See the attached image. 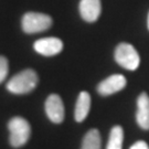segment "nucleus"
I'll list each match as a JSON object with an SVG mask.
<instances>
[{
	"label": "nucleus",
	"mask_w": 149,
	"mask_h": 149,
	"mask_svg": "<svg viewBox=\"0 0 149 149\" xmlns=\"http://www.w3.org/2000/svg\"><path fill=\"white\" fill-rule=\"evenodd\" d=\"M45 113L49 119L54 124H61L64 119V105L58 94H51L45 101Z\"/></svg>",
	"instance_id": "nucleus-6"
},
{
	"label": "nucleus",
	"mask_w": 149,
	"mask_h": 149,
	"mask_svg": "<svg viewBox=\"0 0 149 149\" xmlns=\"http://www.w3.org/2000/svg\"><path fill=\"white\" fill-rule=\"evenodd\" d=\"M129 149H149V146L147 145L146 141L139 140V141H136L133 146H130V148Z\"/></svg>",
	"instance_id": "nucleus-14"
},
{
	"label": "nucleus",
	"mask_w": 149,
	"mask_h": 149,
	"mask_svg": "<svg viewBox=\"0 0 149 149\" xmlns=\"http://www.w3.org/2000/svg\"><path fill=\"white\" fill-rule=\"evenodd\" d=\"M33 48L41 55L53 56V55L59 54L63 50V42L59 38H42L34 42Z\"/></svg>",
	"instance_id": "nucleus-7"
},
{
	"label": "nucleus",
	"mask_w": 149,
	"mask_h": 149,
	"mask_svg": "<svg viewBox=\"0 0 149 149\" xmlns=\"http://www.w3.org/2000/svg\"><path fill=\"white\" fill-rule=\"evenodd\" d=\"M126 84H127V81L124 75L113 74L104 81H102L97 85V92L102 96L112 95V94H115L119 91H122L123 88H125Z\"/></svg>",
	"instance_id": "nucleus-5"
},
{
	"label": "nucleus",
	"mask_w": 149,
	"mask_h": 149,
	"mask_svg": "<svg viewBox=\"0 0 149 149\" xmlns=\"http://www.w3.org/2000/svg\"><path fill=\"white\" fill-rule=\"evenodd\" d=\"M148 29H149V15H148Z\"/></svg>",
	"instance_id": "nucleus-15"
},
{
	"label": "nucleus",
	"mask_w": 149,
	"mask_h": 149,
	"mask_svg": "<svg viewBox=\"0 0 149 149\" xmlns=\"http://www.w3.org/2000/svg\"><path fill=\"white\" fill-rule=\"evenodd\" d=\"M115 61L124 69L135 71L140 64V56L134 45L129 43H120L115 49Z\"/></svg>",
	"instance_id": "nucleus-4"
},
{
	"label": "nucleus",
	"mask_w": 149,
	"mask_h": 149,
	"mask_svg": "<svg viewBox=\"0 0 149 149\" xmlns=\"http://www.w3.org/2000/svg\"><path fill=\"white\" fill-rule=\"evenodd\" d=\"M79 9L83 20L87 22H95L101 16V0H81Z\"/></svg>",
	"instance_id": "nucleus-8"
},
{
	"label": "nucleus",
	"mask_w": 149,
	"mask_h": 149,
	"mask_svg": "<svg viewBox=\"0 0 149 149\" xmlns=\"http://www.w3.org/2000/svg\"><path fill=\"white\" fill-rule=\"evenodd\" d=\"M91 109V95L88 94V92H81L77 101L75 104V111H74V118L77 123L83 122Z\"/></svg>",
	"instance_id": "nucleus-10"
},
{
	"label": "nucleus",
	"mask_w": 149,
	"mask_h": 149,
	"mask_svg": "<svg viewBox=\"0 0 149 149\" xmlns=\"http://www.w3.org/2000/svg\"><path fill=\"white\" fill-rule=\"evenodd\" d=\"M9 66H8V60L7 58L0 55V83H2L6 80L7 75H8Z\"/></svg>",
	"instance_id": "nucleus-13"
},
{
	"label": "nucleus",
	"mask_w": 149,
	"mask_h": 149,
	"mask_svg": "<svg viewBox=\"0 0 149 149\" xmlns=\"http://www.w3.org/2000/svg\"><path fill=\"white\" fill-rule=\"evenodd\" d=\"M9 143L12 147L19 148L27 144L31 135V126L26 118L12 117L8 123Z\"/></svg>",
	"instance_id": "nucleus-2"
},
{
	"label": "nucleus",
	"mask_w": 149,
	"mask_h": 149,
	"mask_svg": "<svg viewBox=\"0 0 149 149\" xmlns=\"http://www.w3.org/2000/svg\"><path fill=\"white\" fill-rule=\"evenodd\" d=\"M136 122L140 128L149 130V96L145 92L137 98Z\"/></svg>",
	"instance_id": "nucleus-9"
},
{
	"label": "nucleus",
	"mask_w": 149,
	"mask_h": 149,
	"mask_svg": "<svg viewBox=\"0 0 149 149\" xmlns=\"http://www.w3.org/2000/svg\"><path fill=\"white\" fill-rule=\"evenodd\" d=\"M22 30L32 34V33H39L48 30L52 26V18L45 13L41 12H27L22 17Z\"/></svg>",
	"instance_id": "nucleus-3"
},
{
	"label": "nucleus",
	"mask_w": 149,
	"mask_h": 149,
	"mask_svg": "<svg viewBox=\"0 0 149 149\" xmlns=\"http://www.w3.org/2000/svg\"><path fill=\"white\" fill-rule=\"evenodd\" d=\"M39 82V77L36 71L31 69L23 70L7 83V90L12 94H27L33 91Z\"/></svg>",
	"instance_id": "nucleus-1"
},
{
	"label": "nucleus",
	"mask_w": 149,
	"mask_h": 149,
	"mask_svg": "<svg viewBox=\"0 0 149 149\" xmlns=\"http://www.w3.org/2000/svg\"><path fill=\"white\" fill-rule=\"evenodd\" d=\"M101 134L97 129L93 128L88 130L84 136L81 149H101Z\"/></svg>",
	"instance_id": "nucleus-11"
},
{
	"label": "nucleus",
	"mask_w": 149,
	"mask_h": 149,
	"mask_svg": "<svg viewBox=\"0 0 149 149\" xmlns=\"http://www.w3.org/2000/svg\"><path fill=\"white\" fill-rule=\"evenodd\" d=\"M124 141V130L122 126H114L111 129L106 149H123Z\"/></svg>",
	"instance_id": "nucleus-12"
}]
</instances>
